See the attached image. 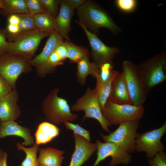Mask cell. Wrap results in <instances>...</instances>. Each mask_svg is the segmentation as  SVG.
Listing matches in <instances>:
<instances>
[{
	"mask_svg": "<svg viewBox=\"0 0 166 166\" xmlns=\"http://www.w3.org/2000/svg\"><path fill=\"white\" fill-rule=\"evenodd\" d=\"M77 10L78 21L92 33L97 35L101 28L108 29L115 35L121 31L109 14L93 1L86 0Z\"/></svg>",
	"mask_w": 166,
	"mask_h": 166,
	"instance_id": "1",
	"label": "cell"
},
{
	"mask_svg": "<svg viewBox=\"0 0 166 166\" xmlns=\"http://www.w3.org/2000/svg\"><path fill=\"white\" fill-rule=\"evenodd\" d=\"M138 67L148 95L155 86L166 79V51H162L143 61Z\"/></svg>",
	"mask_w": 166,
	"mask_h": 166,
	"instance_id": "2",
	"label": "cell"
},
{
	"mask_svg": "<svg viewBox=\"0 0 166 166\" xmlns=\"http://www.w3.org/2000/svg\"><path fill=\"white\" fill-rule=\"evenodd\" d=\"M59 91L58 88H54L45 98L42 105L43 112L46 118L53 124L73 121L78 116L71 113L66 100L58 96Z\"/></svg>",
	"mask_w": 166,
	"mask_h": 166,
	"instance_id": "3",
	"label": "cell"
},
{
	"mask_svg": "<svg viewBox=\"0 0 166 166\" xmlns=\"http://www.w3.org/2000/svg\"><path fill=\"white\" fill-rule=\"evenodd\" d=\"M51 34L36 29L20 33L12 37V41L9 42L7 53L29 61L34 54L42 40Z\"/></svg>",
	"mask_w": 166,
	"mask_h": 166,
	"instance_id": "4",
	"label": "cell"
},
{
	"mask_svg": "<svg viewBox=\"0 0 166 166\" xmlns=\"http://www.w3.org/2000/svg\"><path fill=\"white\" fill-rule=\"evenodd\" d=\"M103 115L109 126L120 124L133 120H139L144 113L143 106L132 105H119L108 99L101 110Z\"/></svg>",
	"mask_w": 166,
	"mask_h": 166,
	"instance_id": "5",
	"label": "cell"
},
{
	"mask_svg": "<svg viewBox=\"0 0 166 166\" xmlns=\"http://www.w3.org/2000/svg\"><path fill=\"white\" fill-rule=\"evenodd\" d=\"M122 69L132 105L137 106H143L147 94L144 89L138 66L130 61L125 60L122 63Z\"/></svg>",
	"mask_w": 166,
	"mask_h": 166,
	"instance_id": "6",
	"label": "cell"
},
{
	"mask_svg": "<svg viewBox=\"0 0 166 166\" xmlns=\"http://www.w3.org/2000/svg\"><path fill=\"white\" fill-rule=\"evenodd\" d=\"M71 109L72 111H84L85 115L83 121L86 118L95 119L99 122L104 130L110 133L108 128L109 125L103 115L94 89L88 87L85 93L77 100Z\"/></svg>",
	"mask_w": 166,
	"mask_h": 166,
	"instance_id": "7",
	"label": "cell"
},
{
	"mask_svg": "<svg viewBox=\"0 0 166 166\" xmlns=\"http://www.w3.org/2000/svg\"><path fill=\"white\" fill-rule=\"evenodd\" d=\"M139 120L127 121L120 124L117 129L108 135L101 136L104 142L117 144L128 153L135 150L136 139L139 124Z\"/></svg>",
	"mask_w": 166,
	"mask_h": 166,
	"instance_id": "8",
	"label": "cell"
},
{
	"mask_svg": "<svg viewBox=\"0 0 166 166\" xmlns=\"http://www.w3.org/2000/svg\"><path fill=\"white\" fill-rule=\"evenodd\" d=\"M75 22L81 27L86 35L91 48L93 62L98 68L105 63L113 64L114 57L120 52L119 49L106 45L97 35L89 31L80 22L76 20Z\"/></svg>",
	"mask_w": 166,
	"mask_h": 166,
	"instance_id": "9",
	"label": "cell"
},
{
	"mask_svg": "<svg viewBox=\"0 0 166 166\" xmlns=\"http://www.w3.org/2000/svg\"><path fill=\"white\" fill-rule=\"evenodd\" d=\"M166 132V123L165 122L158 128L141 133H137L135 150L137 152H145L147 157H153L164 149L161 139Z\"/></svg>",
	"mask_w": 166,
	"mask_h": 166,
	"instance_id": "10",
	"label": "cell"
},
{
	"mask_svg": "<svg viewBox=\"0 0 166 166\" xmlns=\"http://www.w3.org/2000/svg\"><path fill=\"white\" fill-rule=\"evenodd\" d=\"M28 61L19 56L6 53L0 57V75L15 88L18 77L29 70Z\"/></svg>",
	"mask_w": 166,
	"mask_h": 166,
	"instance_id": "11",
	"label": "cell"
},
{
	"mask_svg": "<svg viewBox=\"0 0 166 166\" xmlns=\"http://www.w3.org/2000/svg\"><path fill=\"white\" fill-rule=\"evenodd\" d=\"M96 143L97 147V157L93 166H97L109 156L112 157L109 166H116L120 164L127 165L132 160L131 155L117 144L103 143L98 140H96Z\"/></svg>",
	"mask_w": 166,
	"mask_h": 166,
	"instance_id": "12",
	"label": "cell"
},
{
	"mask_svg": "<svg viewBox=\"0 0 166 166\" xmlns=\"http://www.w3.org/2000/svg\"><path fill=\"white\" fill-rule=\"evenodd\" d=\"M64 41V39L57 32L51 34L41 53L28 61L29 65L35 67L37 73L40 77H43L47 74V66L48 59L57 47Z\"/></svg>",
	"mask_w": 166,
	"mask_h": 166,
	"instance_id": "13",
	"label": "cell"
},
{
	"mask_svg": "<svg viewBox=\"0 0 166 166\" xmlns=\"http://www.w3.org/2000/svg\"><path fill=\"white\" fill-rule=\"evenodd\" d=\"M75 142L74 151L69 166H82L97 150L96 144L90 142L73 132Z\"/></svg>",
	"mask_w": 166,
	"mask_h": 166,
	"instance_id": "14",
	"label": "cell"
},
{
	"mask_svg": "<svg viewBox=\"0 0 166 166\" xmlns=\"http://www.w3.org/2000/svg\"><path fill=\"white\" fill-rule=\"evenodd\" d=\"M18 95L15 88L0 100V121L1 122L14 120L19 117L21 112L17 103Z\"/></svg>",
	"mask_w": 166,
	"mask_h": 166,
	"instance_id": "15",
	"label": "cell"
},
{
	"mask_svg": "<svg viewBox=\"0 0 166 166\" xmlns=\"http://www.w3.org/2000/svg\"><path fill=\"white\" fill-rule=\"evenodd\" d=\"M74 9L64 0H61L57 16L55 18L57 32L66 40L70 41L69 34Z\"/></svg>",
	"mask_w": 166,
	"mask_h": 166,
	"instance_id": "16",
	"label": "cell"
},
{
	"mask_svg": "<svg viewBox=\"0 0 166 166\" xmlns=\"http://www.w3.org/2000/svg\"><path fill=\"white\" fill-rule=\"evenodd\" d=\"M108 99L119 105H132L126 80L122 72H119L115 78Z\"/></svg>",
	"mask_w": 166,
	"mask_h": 166,
	"instance_id": "17",
	"label": "cell"
},
{
	"mask_svg": "<svg viewBox=\"0 0 166 166\" xmlns=\"http://www.w3.org/2000/svg\"><path fill=\"white\" fill-rule=\"evenodd\" d=\"M0 126V138L10 136L22 138V144L26 146L34 144V140L29 129L18 124L14 120L2 122Z\"/></svg>",
	"mask_w": 166,
	"mask_h": 166,
	"instance_id": "18",
	"label": "cell"
},
{
	"mask_svg": "<svg viewBox=\"0 0 166 166\" xmlns=\"http://www.w3.org/2000/svg\"><path fill=\"white\" fill-rule=\"evenodd\" d=\"M65 152L50 147L39 149L38 158L39 164L46 166H61L64 157L62 156Z\"/></svg>",
	"mask_w": 166,
	"mask_h": 166,
	"instance_id": "19",
	"label": "cell"
},
{
	"mask_svg": "<svg viewBox=\"0 0 166 166\" xmlns=\"http://www.w3.org/2000/svg\"><path fill=\"white\" fill-rule=\"evenodd\" d=\"M77 64V78L78 83L81 85H85L88 75H91L95 78L96 75L99 73V69L94 62L90 61L89 55L85 57Z\"/></svg>",
	"mask_w": 166,
	"mask_h": 166,
	"instance_id": "20",
	"label": "cell"
},
{
	"mask_svg": "<svg viewBox=\"0 0 166 166\" xmlns=\"http://www.w3.org/2000/svg\"><path fill=\"white\" fill-rule=\"evenodd\" d=\"M59 129L51 123L44 122L38 126L35 133L36 144H45L49 143L59 134Z\"/></svg>",
	"mask_w": 166,
	"mask_h": 166,
	"instance_id": "21",
	"label": "cell"
},
{
	"mask_svg": "<svg viewBox=\"0 0 166 166\" xmlns=\"http://www.w3.org/2000/svg\"><path fill=\"white\" fill-rule=\"evenodd\" d=\"M36 29L51 34L57 32L55 18L45 12L33 16Z\"/></svg>",
	"mask_w": 166,
	"mask_h": 166,
	"instance_id": "22",
	"label": "cell"
},
{
	"mask_svg": "<svg viewBox=\"0 0 166 166\" xmlns=\"http://www.w3.org/2000/svg\"><path fill=\"white\" fill-rule=\"evenodd\" d=\"M119 72L114 70L112 75L107 81L103 82L96 81L95 88L101 110L102 109L109 97L113 81Z\"/></svg>",
	"mask_w": 166,
	"mask_h": 166,
	"instance_id": "23",
	"label": "cell"
},
{
	"mask_svg": "<svg viewBox=\"0 0 166 166\" xmlns=\"http://www.w3.org/2000/svg\"><path fill=\"white\" fill-rule=\"evenodd\" d=\"M67 49V58L71 63H77L85 57L89 55V50L86 48L77 45L71 41H64Z\"/></svg>",
	"mask_w": 166,
	"mask_h": 166,
	"instance_id": "24",
	"label": "cell"
},
{
	"mask_svg": "<svg viewBox=\"0 0 166 166\" xmlns=\"http://www.w3.org/2000/svg\"><path fill=\"white\" fill-rule=\"evenodd\" d=\"M16 146L18 150L23 151L26 154V157L22 162L21 166H39L37 158L39 145L34 143L31 147L27 148L18 143Z\"/></svg>",
	"mask_w": 166,
	"mask_h": 166,
	"instance_id": "25",
	"label": "cell"
},
{
	"mask_svg": "<svg viewBox=\"0 0 166 166\" xmlns=\"http://www.w3.org/2000/svg\"><path fill=\"white\" fill-rule=\"evenodd\" d=\"M4 12L9 16L14 14L29 13L25 0H3Z\"/></svg>",
	"mask_w": 166,
	"mask_h": 166,
	"instance_id": "26",
	"label": "cell"
},
{
	"mask_svg": "<svg viewBox=\"0 0 166 166\" xmlns=\"http://www.w3.org/2000/svg\"><path fill=\"white\" fill-rule=\"evenodd\" d=\"M20 21L18 25L20 33L36 29L33 16L29 13L18 14Z\"/></svg>",
	"mask_w": 166,
	"mask_h": 166,
	"instance_id": "27",
	"label": "cell"
},
{
	"mask_svg": "<svg viewBox=\"0 0 166 166\" xmlns=\"http://www.w3.org/2000/svg\"><path fill=\"white\" fill-rule=\"evenodd\" d=\"M45 11L54 18L57 16L60 9V0H41Z\"/></svg>",
	"mask_w": 166,
	"mask_h": 166,
	"instance_id": "28",
	"label": "cell"
},
{
	"mask_svg": "<svg viewBox=\"0 0 166 166\" xmlns=\"http://www.w3.org/2000/svg\"><path fill=\"white\" fill-rule=\"evenodd\" d=\"M117 8L121 11L130 13L134 11L138 5L136 0H116L114 1Z\"/></svg>",
	"mask_w": 166,
	"mask_h": 166,
	"instance_id": "29",
	"label": "cell"
},
{
	"mask_svg": "<svg viewBox=\"0 0 166 166\" xmlns=\"http://www.w3.org/2000/svg\"><path fill=\"white\" fill-rule=\"evenodd\" d=\"M99 73L95 77L97 81L101 82H105L108 80L113 73V64L106 63L102 65L99 69Z\"/></svg>",
	"mask_w": 166,
	"mask_h": 166,
	"instance_id": "30",
	"label": "cell"
},
{
	"mask_svg": "<svg viewBox=\"0 0 166 166\" xmlns=\"http://www.w3.org/2000/svg\"><path fill=\"white\" fill-rule=\"evenodd\" d=\"M29 13L34 16L45 12L41 0H25Z\"/></svg>",
	"mask_w": 166,
	"mask_h": 166,
	"instance_id": "31",
	"label": "cell"
},
{
	"mask_svg": "<svg viewBox=\"0 0 166 166\" xmlns=\"http://www.w3.org/2000/svg\"><path fill=\"white\" fill-rule=\"evenodd\" d=\"M64 123L66 128L67 129L73 131V132L89 142L91 141L90 132L81 127L78 124H72L67 121Z\"/></svg>",
	"mask_w": 166,
	"mask_h": 166,
	"instance_id": "32",
	"label": "cell"
},
{
	"mask_svg": "<svg viewBox=\"0 0 166 166\" xmlns=\"http://www.w3.org/2000/svg\"><path fill=\"white\" fill-rule=\"evenodd\" d=\"M150 166H166V155L163 151L157 153L148 160Z\"/></svg>",
	"mask_w": 166,
	"mask_h": 166,
	"instance_id": "33",
	"label": "cell"
},
{
	"mask_svg": "<svg viewBox=\"0 0 166 166\" xmlns=\"http://www.w3.org/2000/svg\"><path fill=\"white\" fill-rule=\"evenodd\" d=\"M13 87L1 75H0V100L9 93Z\"/></svg>",
	"mask_w": 166,
	"mask_h": 166,
	"instance_id": "34",
	"label": "cell"
},
{
	"mask_svg": "<svg viewBox=\"0 0 166 166\" xmlns=\"http://www.w3.org/2000/svg\"><path fill=\"white\" fill-rule=\"evenodd\" d=\"M64 41L59 44L55 49V51L63 61L67 58L68 52L66 46Z\"/></svg>",
	"mask_w": 166,
	"mask_h": 166,
	"instance_id": "35",
	"label": "cell"
},
{
	"mask_svg": "<svg viewBox=\"0 0 166 166\" xmlns=\"http://www.w3.org/2000/svg\"><path fill=\"white\" fill-rule=\"evenodd\" d=\"M9 43L5 36L0 33V57L7 52Z\"/></svg>",
	"mask_w": 166,
	"mask_h": 166,
	"instance_id": "36",
	"label": "cell"
},
{
	"mask_svg": "<svg viewBox=\"0 0 166 166\" xmlns=\"http://www.w3.org/2000/svg\"><path fill=\"white\" fill-rule=\"evenodd\" d=\"M7 30L12 37L17 35L20 33L18 25L8 24Z\"/></svg>",
	"mask_w": 166,
	"mask_h": 166,
	"instance_id": "37",
	"label": "cell"
},
{
	"mask_svg": "<svg viewBox=\"0 0 166 166\" xmlns=\"http://www.w3.org/2000/svg\"><path fill=\"white\" fill-rule=\"evenodd\" d=\"M74 9L81 6L86 1V0H64Z\"/></svg>",
	"mask_w": 166,
	"mask_h": 166,
	"instance_id": "38",
	"label": "cell"
},
{
	"mask_svg": "<svg viewBox=\"0 0 166 166\" xmlns=\"http://www.w3.org/2000/svg\"><path fill=\"white\" fill-rule=\"evenodd\" d=\"M20 21V17L18 14H14L10 15L8 19V24L18 25Z\"/></svg>",
	"mask_w": 166,
	"mask_h": 166,
	"instance_id": "39",
	"label": "cell"
},
{
	"mask_svg": "<svg viewBox=\"0 0 166 166\" xmlns=\"http://www.w3.org/2000/svg\"><path fill=\"white\" fill-rule=\"evenodd\" d=\"M7 154L6 152H4L2 158L0 162V166H7Z\"/></svg>",
	"mask_w": 166,
	"mask_h": 166,
	"instance_id": "40",
	"label": "cell"
},
{
	"mask_svg": "<svg viewBox=\"0 0 166 166\" xmlns=\"http://www.w3.org/2000/svg\"><path fill=\"white\" fill-rule=\"evenodd\" d=\"M3 153L4 152H3L2 150L0 149V162L2 158Z\"/></svg>",
	"mask_w": 166,
	"mask_h": 166,
	"instance_id": "41",
	"label": "cell"
},
{
	"mask_svg": "<svg viewBox=\"0 0 166 166\" xmlns=\"http://www.w3.org/2000/svg\"><path fill=\"white\" fill-rule=\"evenodd\" d=\"M3 8V0H0V8Z\"/></svg>",
	"mask_w": 166,
	"mask_h": 166,
	"instance_id": "42",
	"label": "cell"
},
{
	"mask_svg": "<svg viewBox=\"0 0 166 166\" xmlns=\"http://www.w3.org/2000/svg\"><path fill=\"white\" fill-rule=\"evenodd\" d=\"M39 166H46L45 165L42 164H39Z\"/></svg>",
	"mask_w": 166,
	"mask_h": 166,
	"instance_id": "43",
	"label": "cell"
},
{
	"mask_svg": "<svg viewBox=\"0 0 166 166\" xmlns=\"http://www.w3.org/2000/svg\"><path fill=\"white\" fill-rule=\"evenodd\" d=\"M1 121H0V124H1Z\"/></svg>",
	"mask_w": 166,
	"mask_h": 166,
	"instance_id": "44",
	"label": "cell"
}]
</instances>
